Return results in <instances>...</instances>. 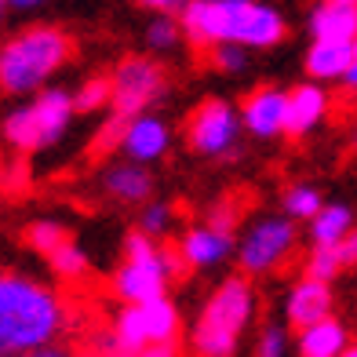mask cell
Masks as SVG:
<instances>
[{
  "mask_svg": "<svg viewBox=\"0 0 357 357\" xmlns=\"http://www.w3.org/2000/svg\"><path fill=\"white\" fill-rule=\"evenodd\" d=\"M66 321V303L55 288L26 273H0V357L55 347Z\"/></svg>",
  "mask_w": 357,
  "mask_h": 357,
  "instance_id": "cell-1",
  "label": "cell"
},
{
  "mask_svg": "<svg viewBox=\"0 0 357 357\" xmlns=\"http://www.w3.org/2000/svg\"><path fill=\"white\" fill-rule=\"evenodd\" d=\"M178 26L193 47L241 44L252 52V47H273L284 40L281 11L259 4V0H222V4L190 0L178 15Z\"/></svg>",
  "mask_w": 357,
  "mask_h": 357,
  "instance_id": "cell-2",
  "label": "cell"
},
{
  "mask_svg": "<svg viewBox=\"0 0 357 357\" xmlns=\"http://www.w3.org/2000/svg\"><path fill=\"white\" fill-rule=\"evenodd\" d=\"M73 55L70 33L59 26H33L22 29L0 47V91L26 95L47 84V77L62 70V62Z\"/></svg>",
  "mask_w": 357,
  "mask_h": 357,
  "instance_id": "cell-3",
  "label": "cell"
},
{
  "mask_svg": "<svg viewBox=\"0 0 357 357\" xmlns=\"http://www.w3.org/2000/svg\"><path fill=\"white\" fill-rule=\"evenodd\" d=\"M255 314V291L245 273L226 278L212 296H208L204 310L193 324V354L197 357H234L245 328Z\"/></svg>",
  "mask_w": 357,
  "mask_h": 357,
  "instance_id": "cell-4",
  "label": "cell"
},
{
  "mask_svg": "<svg viewBox=\"0 0 357 357\" xmlns=\"http://www.w3.org/2000/svg\"><path fill=\"white\" fill-rule=\"evenodd\" d=\"M73 121V95L62 88H44L33 102L19 106L8 113L4 121V139L22 153L44 150V146L59 142L66 135V128Z\"/></svg>",
  "mask_w": 357,
  "mask_h": 357,
  "instance_id": "cell-5",
  "label": "cell"
},
{
  "mask_svg": "<svg viewBox=\"0 0 357 357\" xmlns=\"http://www.w3.org/2000/svg\"><path fill=\"white\" fill-rule=\"evenodd\" d=\"M165 288H168V273H165V259H160V245L135 230L124 245V266L113 278V291L128 306H146L153 299H165Z\"/></svg>",
  "mask_w": 357,
  "mask_h": 357,
  "instance_id": "cell-6",
  "label": "cell"
},
{
  "mask_svg": "<svg viewBox=\"0 0 357 357\" xmlns=\"http://www.w3.org/2000/svg\"><path fill=\"white\" fill-rule=\"evenodd\" d=\"M296 222H291L288 215H263V219H255L245 237H241V245H237V263L241 270H245V278L248 273H270V270H278L284 259L296 252Z\"/></svg>",
  "mask_w": 357,
  "mask_h": 357,
  "instance_id": "cell-7",
  "label": "cell"
},
{
  "mask_svg": "<svg viewBox=\"0 0 357 357\" xmlns=\"http://www.w3.org/2000/svg\"><path fill=\"white\" fill-rule=\"evenodd\" d=\"M109 84H113V113L124 121H135L146 113V106H153L160 95H165L168 88V77L165 70L157 66V62L150 59H142V55H132V59H124L117 70H113L109 77Z\"/></svg>",
  "mask_w": 357,
  "mask_h": 357,
  "instance_id": "cell-8",
  "label": "cell"
},
{
  "mask_svg": "<svg viewBox=\"0 0 357 357\" xmlns=\"http://www.w3.org/2000/svg\"><path fill=\"white\" fill-rule=\"evenodd\" d=\"M241 113L226 99H208L190 113L186 121V139L197 153L204 157H226L234 153V146L241 150Z\"/></svg>",
  "mask_w": 357,
  "mask_h": 357,
  "instance_id": "cell-9",
  "label": "cell"
},
{
  "mask_svg": "<svg viewBox=\"0 0 357 357\" xmlns=\"http://www.w3.org/2000/svg\"><path fill=\"white\" fill-rule=\"evenodd\" d=\"M332 284L324 281H314V278H303L288 288V299H284V317L288 324H296V328H310V324H321L332 317Z\"/></svg>",
  "mask_w": 357,
  "mask_h": 357,
  "instance_id": "cell-10",
  "label": "cell"
},
{
  "mask_svg": "<svg viewBox=\"0 0 357 357\" xmlns=\"http://www.w3.org/2000/svg\"><path fill=\"white\" fill-rule=\"evenodd\" d=\"M241 124L259 139H273L288 124V91L281 88H259L241 106Z\"/></svg>",
  "mask_w": 357,
  "mask_h": 357,
  "instance_id": "cell-11",
  "label": "cell"
},
{
  "mask_svg": "<svg viewBox=\"0 0 357 357\" xmlns=\"http://www.w3.org/2000/svg\"><path fill=\"white\" fill-rule=\"evenodd\" d=\"M168 124L153 117V113H142V117L135 121H128L124 128V139H121V153L128 157V165H150V160H160L168 150Z\"/></svg>",
  "mask_w": 357,
  "mask_h": 357,
  "instance_id": "cell-12",
  "label": "cell"
},
{
  "mask_svg": "<svg viewBox=\"0 0 357 357\" xmlns=\"http://www.w3.org/2000/svg\"><path fill=\"white\" fill-rule=\"evenodd\" d=\"M178 252H183L186 266H197V270H212L219 266L226 255L234 252V237L215 230V226H190V230L183 234V245H178Z\"/></svg>",
  "mask_w": 357,
  "mask_h": 357,
  "instance_id": "cell-13",
  "label": "cell"
},
{
  "mask_svg": "<svg viewBox=\"0 0 357 357\" xmlns=\"http://www.w3.org/2000/svg\"><path fill=\"white\" fill-rule=\"evenodd\" d=\"M328 113V91L321 84H299L296 91H288V135H306L324 121Z\"/></svg>",
  "mask_w": 357,
  "mask_h": 357,
  "instance_id": "cell-14",
  "label": "cell"
},
{
  "mask_svg": "<svg viewBox=\"0 0 357 357\" xmlns=\"http://www.w3.org/2000/svg\"><path fill=\"white\" fill-rule=\"evenodd\" d=\"M310 33H314V40L354 44L357 40V8L321 0V4L310 11Z\"/></svg>",
  "mask_w": 357,
  "mask_h": 357,
  "instance_id": "cell-15",
  "label": "cell"
},
{
  "mask_svg": "<svg viewBox=\"0 0 357 357\" xmlns=\"http://www.w3.org/2000/svg\"><path fill=\"white\" fill-rule=\"evenodd\" d=\"M350 347V332L339 317H328L321 324H310V328L299 332V357H343Z\"/></svg>",
  "mask_w": 357,
  "mask_h": 357,
  "instance_id": "cell-16",
  "label": "cell"
},
{
  "mask_svg": "<svg viewBox=\"0 0 357 357\" xmlns=\"http://www.w3.org/2000/svg\"><path fill=\"white\" fill-rule=\"evenodd\" d=\"M354 62H357L354 44L314 40L310 52H306V73H310L314 80H343Z\"/></svg>",
  "mask_w": 357,
  "mask_h": 357,
  "instance_id": "cell-17",
  "label": "cell"
},
{
  "mask_svg": "<svg viewBox=\"0 0 357 357\" xmlns=\"http://www.w3.org/2000/svg\"><path fill=\"white\" fill-rule=\"evenodd\" d=\"M350 230H354L350 204L335 201V204H324L317 212V219L310 222V241H314V248H335Z\"/></svg>",
  "mask_w": 357,
  "mask_h": 357,
  "instance_id": "cell-18",
  "label": "cell"
},
{
  "mask_svg": "<svg viewBox=\"0 0 357 357\" xmlns=\"http://www.w3.org/2000/svg\"><path fill=\"white\" fill-rule=\"evenodd\" d=\"M102 186H106V193H113L117 201L139 204V201L150 197L153 178H150V172L139 168V165H113V168L106 172V178H102Z\"/></svg>",
  "mask_w": 357,
  "mask_h": 357,
  "instance_id": "cell-19",
  "label": "cell"
},
{
  "mask_svg": "<svg viewBox=\"0 0 357 357\" xmlns=\"http://www.w3.org/2000/svg\"><path fill=\"white\" fill-rule=\"evenodd\" d=\"M113 339H117V350L121 354H142L150 347V335H146V317H142V306H124V310L113 317Z\"/></svg>",
  "mask_w": 357,
  "mask_h": 357,
  "instance_id": "cell-20",
  "label": "cell"
},
{
  "mask_svg": "<svg viewBox=\"0 0 357 357\" xmlns=\"http://www.w3.org/2000/svg\"><path fill=\"white\" fill-rule=\"evenodd\" d=\"M142 317H146V335H150V347H165L175 343L178 335V310L172 299H153L142 306Z\"/></svg>",
  "mask_w": 357,
  "mask_h": 357,
  "instance_id": "cell-21",
  "label": "cell"
},
{
  "mask_svg": "<svg viewBox=\"0 0 357 357\" xmlns=\"http://www.w3.org/2000/svg\"><path fill=\"white\" fill-rule=\"evenodd\" d=\"M321 208H324V201H321L317 186L299 183V186H288V190H284V215H288V219H310V222H314Z\"/></svg>",
  "mask_w": 357,
  "mask_h": 357,
  "instance_id": "cell-22",
  "label": "cell"
},
{
  "mask_svg": "<svg viewBox=\"0 0 357 357\" xmlns=\"http://www.w3.org/2000/svg\"><path fill=\"white\" fill-rule=\"evenodd\" d=\"M26 241H29V245H33L40 255H47V259H52V255H55L62 245H70V230H66L62 222L40 219V222H33V226L26 230Z\"/></svg>",
  "mask_w": 357,
  "mask_h": 357,
  "instance_id": "cell-23",
  "label": "cell"
},
{
  "mask_svg": "<svg viewBox=\"0 0 357 357\" xmlns=\"http://www.w3.org/2000/svg\"><path fill=\"white\" fill-rule=\"evenodd\" d=\"M178 40H183V26H178V19H172V15H157V19H150V26H146V44H150V52H175Z\"/></svg>",
  "mask_w": 357,
  "mask_h": 357,
  "instance_id": "cell-24",
  "label": "cell"
},
{
  "mask_svg": "<svg viewBox=\"0 0 357 357\" xmlns=\"http://www.w3.org/2000/svg\"><path fill=\"white\" fill-rule=\"evenodd\" d=\"M47 263H52V270L59 273L62 281H80L88 273V255H84V248H77L73 241H70V245H62L52 259H47Z\"/></svg>",
  "mask_w": 357,
  "mask_h": 357,
  "instance_id": "cell-25",
  "label": "cell"
},
{
  "mask_svg": "<svg viewBox=\"0 0 357 357\" xmlns=\"http://www.w3.org/2000/svg\"><path fill=\"white\" fill-rule=\"evenodd\" d=\"M113 99V84H109V77H95V80H84L77 91H73V109L80 113H91V109H99Z\"/></svg>",
  "mask_w": 357,
  "mask_h": 357,
  "instance_id": "cell-26",
  "label": "cell"
},
{
  "mask_svg": "<svg viewBox=\"0 0 357 357\" xmlns=\"http://www.w3.org/2000/svg\"><path fill=\"white\" fill-rule=\"evenodd\" d=\"M168 230H172V204H160V201L146 204L142 208V219H139V234L157 241V237H165Z\"/></svg>",
  "mask_w": 357,
  "mask_h": 357,
  "instance_id": "cell-27",
  "label": "cell"
},
{
  "mask_svg": "<svg viewBox=\"0 0 357 357\" xmlns=\"http://www.w3.org/2000/svg\"><path fill=\"white\" fill-rule=\"evenodd\" d=\"M343 270V263H339V252L335 248H314L310 259H306V278H314V281H324V284H332V278Z\"/></svg>",
  "mask_w": 357,
  "mask_h": 357,
  "instance_id": "cell-28",
  "label": "cell"
},
{
  "mask_svg": "<svg viewBox=\"0 0 357 357\" xmlns=\"http://www.w3.org/2000/svg\"><path fill=\"white\" fill-rule=\"evenodd\" d=\"M255 357H288V328L284 324H266L259 332Z\"/></svg>",
  "mask_w": 357,
  "mask_h": 357,
  "instance_id": "cell-29",
  "label": "cell"
},
{
  "mask_svg": "<svg viewBox=\"0 0 357 357\" xmlns=\"http://www.w3.org/2000/svg\"><path fill=\"white\" fill-rule=\"evenodd\" d=\"M212 59L222 73H245L248 70V47H241V44H215Z\"/></svg>",
  "mask_w": 357,
  "mask_h": 357,
  "instance_id": "cell-30",
  "label": "cell"
},
{
  "mask_svg": "<svg viewBox=\"0 0 357 357\" xmlns=\"http://www.w3.org/2000/svg\"><path fill=\"white\" fill-rule=\"evenodd\" d=\"M124 128H128V121L124 117H113L99 128V135H95V142H91V153H106V150H121V139H124Z\"/></svg>",
  "mask_w": 357,
  "mask_h": 357,
  "instance_id": "cell-31",
  "label": "cell"
},
{
  "mask_svg": "<svg viewBox=\"0 0 357 357\" xmlns=\"http://www.w3.org/2000/svg\"><path fill=\"white\" fill-rule=\"evenodd\" d=\"M335 252H339V263H343V270H347V266H357V226H354L343 241H339Z\"/></svg>",
  "mask_w": 357,
  "mask_h": 357,
  "instance_id": "cell-32",
  "label": "cell"
},
{
  "mask_svg": "<svg viewBox=\"0 0 357 357\" xmlns=\"http://www.w3.org/2000/svg\"><path fill=\"white\" fill-rule=\"evenodd\" d=\"M139 4H146V8H153L157 15H183V8L190 4V0H139Z\"/></svg>",
  "mask_w": 357,
  "mask_h": 357,
  "instance_id": "cell-33",
  "label": "cell"
},
{
  "mask_svg": "<svg viewBox=\"0 0 357 357\" xmlns=\"http://www.w3.org/2000/svg\"><path fill=\"white\" fill-rule=\"evenodd\" d=\"M135 357H178V354H175V343H165V347H146Z\"/></svg>",
  "mask_w": 357,
  "mask_h": 357,
  "instance_id": "cell-34",
  "label": "cell"
},
{
  "mask_svg": "<svg viewBox=\"0 0 357 357\" xmlns=\"http://www.w3.org/2000/svg\"><path fill=\"white\" fill-rule=\"evenodd\" d=\"M19 357H73V354L62 350V347H44V350H33V354H19Z\"/></svg>",
  "mask_w": 357,
  "mask_h": 357,
  "instance_id": "cell-35",
  "label": "cell"
},
{
  "mask_svg": "<svg viewBox=\"0 0 357 357\" xmlns=\"http://www.w3.org/2000/svg\"><path fill=\"white\" fill-rule=\"evenodd\" d=\"M8 8H15V11H33V8H40V4H47V0H4Z\"/></svg>",
  "mask_w": 357,
  "mask_h": 357,
  "instance_id": "cell-36",
  "label": "cell"
},
{
  "mask_svg": "<svg viewBox=\"0 0 357 357\" xmlns=\"http://www.w3.org/2000/svg\"><path fill=\"white\" fill-rule=\"evenodd\" d=\"M4 175H11V178H8L11 186H22V183H26V168H22V165H11Z\"/></svg>",
  "mask_w": 357,
  "mask_h": 357,
  "instance_id": "cell-37",
  "label": "cell"
},
{
  "mask_svg": "<svg viewBox=\"0 0 357 357\" xmlns=\"http://www.w3.org/2000/svg\"><path fill=\"white\" fill-rule=\"evenodd\" d=\"M343 84H347L350 91H357V62H354V66L347 70V77H343Z\"/></svg>",
  "mask_w": 357,
  "mask_h": 357,
  "instance_id": "cell-38",
  "label": "cell"
},
{
  "mask_svg": "<svg viewBox=\"0 0 357 357\" xmlns=\"http://www.w3.org/2000/svg\"><path fill=\"white\" fill-rule=\"evenodd\" d=\"M343 357H357V343H350V347H347V354H343Z\"/></svg>",
  "mask_w": 357,
  "mask_h": 357,
  "instance_id": "cell-39",
  "label": "cell"
},
{
  "mask_svg": "<svg viewBox=\"0 0 357 357\" xmlns=\"http://www.w3.org/2000/svg\"><path fill=\"white\" fill-rule=\"evenodd\" d=\"M332 4H350V8H357V0H332Z\"/></svg>",
  "mask_w": 357,
  "mask_h": 357,
  "instance_id": "cell-40",
  "label": "cell"
},
{
  "mask_svg": "<svg viewBox=\"0 0 357 357\" xmlns=\"http://www.w3.org/2000/svg\"><path fill=\"white\" fill-rule=\"evenodd\" d=\"M204 4H222V0H204Z\"/></svg>",
  "mask_w": 357,
  "mask_h": 357,
  "instance_id": "cell-41",
  "label": "cell"
},
{
  "mask_svg": "<svg viewBox=\"0 0 357 357\" xmlns=\"http://www.w3.org/2000/svg\"><path fill=\"white\" fill-rule=\"evenodd\" d=\"M117 357H135V354H117Z\"/></svg>",
  "mask_w": 357,
  "mask_h": 357,
  "instance_id": "cell-42",
  "label": "cell"
},
{
  "mask_svg": "<svg viewBox=\"0 0 357 357\" xmlns=\"http://www.w3.org/2000/svg\"><path fill=\"white\" fill-rule=\"evenodd\" d=\"M0 183H4V168H0Z\"/></svg>",
  "mask_w": 357,
  "mask_h": 357,
  "instance_id": "cell-43",
  "label": "cell"
},
{
  "mask_svg": "<svg viewBox=\"0 0 357 357\" xmlns=\"http://www.w3.org/2000/svg\"><path fill=\"white\" fill-rule=\"evenodd\" d=\"M354 55H357V40H354Z\"/></svg>",
  "mask_w": 357,
  "mask_h": 357,
  "instance_id": "cell-44",
  "label": "cell"
},
{
  "mask_svg": "<svg viewBox=\"0 0 357 357\" xmlns=\"http://www.w3.org/2000/svg\"><path fill=\"white\" fill-rule=\"evenodd\" d=\"M0 11H4V0H0Z\"/></svg>",
  "mask_w": 357,
  "mask_h": 357,
  "instance_id": "cell-45",
  "label": "cell"
},
{
  "mask_svg": "<svg viewBox=\"0 0 357 357\" xmlns=\"http://www.w3.org/2000/svg\"><path fill=\"white\" fill-rule=\"evenodd\" d=\"M84 357H95V354H84Z\"/></svg>",
  "mask_w": 357,
  "mask_h": 357,
  "instance_id": "cell-46",
  "label": "cell"
}]
</instances>
